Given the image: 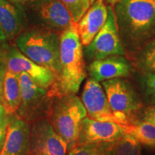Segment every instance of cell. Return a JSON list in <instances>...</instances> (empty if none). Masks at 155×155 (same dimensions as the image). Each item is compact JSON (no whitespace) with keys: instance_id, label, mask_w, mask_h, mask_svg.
Masks as SVG:
<instances>
[{"instance_id":"5","label":"cell","mask_w":155,"mask_h":155,"mask_svg":"<svg viewBox=\"0 0 155 155\" xmlns=\"http://www.w3.org/2000/svg\"><path fill=\"white\" fill-rule=\"evenodd\" d=\"M108 103L122 127L131 124L139 119L143 104L138 94L129 81L120 78L102 81Z\"/></svg>"},{"instance_id":"31","label":"cell","mask_w":155,"mask_h":155,"mask_svg":"<svg viewBox=\"0 0 155 155\" xmlns=\"http://www.w3.org/2000/svg\"><path fill=\"white\" fill-rule=\"evenodd\" d=\"M154 149H155V147H154Z\"/></svg>"},{"instance_id":"2","label":"cell","mask_w":155,"mask_h":155,"mask_svg":"<svg viewBox=\"0 0 155 155\" xmlns=\"http://www.w3.org/2000/svg\"><path fill=\"white\" fill-rule=\"evenodd\" d=\"M82 45L75 24L61 35V70L48 90V96L50 98L78 92L86 77Z\"/></svg>"},{"instance_id":"20","label":"cell","mask_w":155,"mask_h":155,"mask_svg":"<svg viewBox=\"0 0 155 155\" xmlns=\"http://www.w3.org/2000/svg\"><path fill=\"white\" fill-rule=\"evenodd\" d=\"M137 53V65L145 72H155V37Z\"/></svg>"},{"instance_id":"21","label":"cell","mask_w":155,"mask_h":155,"mask_svg":"<svg viewBox=\"0 0 155 155\" xmlns=\"http://www.w3.org/2000/svg\"><path fill=\"white\" fill-rule=\"evenodd\" d=\"M112 142L77 145L67 155H111Z\"/></svg>"},{"instance_id":"4","label":"cell","mask_w":155,"mask_h":155,"mask_svg":"<svg viewBox=\"0 0 155 155\" xmlns=\"http://www.w3.org/2000/svg\"><path fill=\"white\" fill-rule=\"evenodd\" d=\"M87 116L82 101L75 94L52 98L47 119L68 144V150L75 147L81 122Z\"/></svg>"},{"instance_id":"9","label":"cell","mask_w":155,"mask_h":155,"mask_svg":"<svg viewBox=\"0 0 155 155\" xmlns=\"http://www.w3.org/2000/svg\"><path fill=\"white\" fill-rule=\"evenodd\" d=\"M105 24L92 40L86 46L84 53L88 61L104 59L111 55H124L126 50L120 39L117 24L111 5L108 6Z\"/></svg>"},{"instance_id":"13","label":"cell","mask_w":155,"mask_h":155,"mask_svg":"<svg viewBox=\"0 0 155 155\" xmlns=\"http://www.w3.org/2000/svg\"><path fill=\"white\" fill-rule=\"evenodd\" d=\"M30 122L12 115L0 155H30Z\"/></svg>"},{"instance_id":"1","label":"cell","mask_w":155,"mask_h":155,"mask_svg":"<svg viewBox=\"0 0 155 155\" xmlns=\"http://www.w3.org/2000/svg\"><path fill=\"white\" fill-rule=\"evenodd\" d=\"M114 14L121 43L138 53L155 37V0H120Z\"/></svg>"},{"instance_id":"3","label":"cell","mask_w":155,"mask_h":155,"mask_svg":"<svg viewBox=\"0 0 155 155\" xmlns=\"http://www.w3.org/2000/svg\"><path fill=\"white\" fill-rule=\"evenodd\" d=\"M17 48L38 65L58 76L61 70V35L46 29L29 27L15 39Z\"/></svg>"},{"instance_id":"10","label":"cell","mask_w":155,"mask_h":155,"mask_svg":"<svg viewBox=\"0 0 155 155\" xmlns=\"http://www.w3.org/2000/svg\"><path fill=\"white\" fill-rule=\"evenodd\" d=\"M68 144L47 118L31 124L30 155H67Z\"/></svg>"},{"instance_id":"6","label":"cell","mask_w":155,"mask_h":155,"mask_svg":"<svg viewBox=\"0 0 155 155\" xmlns=\"http://www.w3.org/2000/svg\"><path fill=\"white\" fill-rule=\"evenodd\" d=\"M28 22L61 35L75 23L61 0H38L25 8Z\"/></svg>"},{"instance_id":"14","label":"cell","mask_w":155,"mask_h":155,"mask_svg":"<svg viewBox=\"0 0 155 155\" xmlns=\"http://www.w3.org/2000/svg\"><path fill=\"white\" fill-rule=\"evenodd\" d=\"M108 16V8L104 0H95L79 22L76 23L81 43L88 45L92 42L105 24Z\"/></svg>"},{"instance_id":"19","label":"cell","mask_w":155,"mask_h":155,"mask_svg":"<svg viewBox=\"0 0 155 155\" xmlns=\"http://www.w3.org/2000/svg\"><path fill=\"white\" fill-rule=\"evenodd\" d=\"M111 155H141V143L126 133L121 138L112 142Z\"/></svg>"},{"instance_id":"15","label":"cell","mask_w":155,"mask_h":155,"mask_svg":"<svg viewBox=\"0 0 155 155\" xmlns=\"http://www.w3.org/2000/svg\"><path fill=\"white\" fill-rule=\"evenodd\" d=\"M88 70L91 78L100 82L128 76L131 72V65L123 55H111L94 61Z\"/></svg>"},{"instance_id":"8","label":"cell","mask_w":155,"mask_h":155,"mask_svg":"<svg viewBox=\"0 0 155 155\" xmlns=\"http://www.w3.org/2000/svg\"><path fill=\"white\" fill-rule=\"evenodd\" d=\"M0 50V63L7 71L17 75L27 73L38 86L48 90L55 80L50 69L38 65L25 56L17 46L5 45Z\"/></svg>"},{"instance_id":"26","label":"cell","mask_w":155,"mask_h":155,"mask_svg":"<svg viewBox=\"0 0 155 155\" xmlns=\"http://www.w3.org/2000/svg\"><path fill=\"white\" fill-rule=\"evenodd\" d=\"M9 1L15 4L17 7H19L20 9H22V10H24L25 8L36 2L38 0H9Z\"/></svg>"},{"instance_id":"27","label":"cell","mask_w":155,"mask_h":155,"mask_svg":"<svg viewBox=\"0 0 155 155\" xmlns=\"http://www.w3.org/2000/svg\"><path fill=\"white\" fill-rule=\"evenodd\" d=\"M6 72H7V69H6L5 65L0 63V100L2 99L3 96L4 84H5Z\"/></svg>"},{"instance_id":"17","label":"cell","mask_w":155,"mask_h":155,"mask_svg":"<svg viewBox=\"0 0 155 155\" xmlns=\"http://www.w3.org/2000/svg\"><path fill=\"white\" fill-rule=\"evenodd\" d=\"M0 101L9 114L14 115L17 114L21 101L19 75L7 71L4 84L3 96Z\"/></svg>"},{"instance_id":"11","label":"cell","mask_w":155,"mask_h":155,"mask_svg":"<svg viewBox=\"0 0 155 155\" xmlns=\"http://www.w3.org/2000/svg\"><path fill=\"white\" fill-rule=\"evenodd\" d=\"M81 101L86 108L87 116L101 121H110L118 124L106 93L98 81L92 78L88 79L83 87Z\"/></svg>"},{"instance_id":"22","label":"cell","mask_w":155,"mask_h":155,"mask_svg":"<svg viewBox=\"0 0 155 155\" xmlns=\"http://www.w3.org/2000/svg\"><path fill=\"white\" fill-rule=\"evenodd\" d=\"M94 1L95 0H61L71 13L75 24L82 18Z\"/></svg>"},{"instance_id":"28","label":"cell","mask_w":155,"mask_h":155,"mask_svg":"<svg viewBox=\"0 0 155 155\" xmlns=\"http://www.w3.org/2000/svg\"><path fill=\"white\" fill-rule=\"evenodd\" d=\"M7 126H2L0 127V152L2 150L4 144H5L6 136H7Z\"/></svg>"},{"instance_id":"25","label":"cell","mask_w":155,"mask_h":155,"mask_svg":"<svg viewBox=\"0 0 155 155\" xmlns=\"http://www.w3.org/2000/svg\"><path fill=\"white\" fill-rule=\"evenodd\" d=\"M12 115L7 113L3 104L0 101V127L8 125Z\"/></svg>"},{"instance_id":"24","label":"cell","mask_w":155,"mask_h":155,"mask_svg":"<svg viewBox=\"0 0 155 155\" xmlns=\"http://www.w3.org/2000/svg\"><path fill=\"white\" fill-rule=\"evenodd\" d=\"M141 119L151 122L155 125V105L149 106L143 111Z\"/></svg>"},{"instance_id":"30","label":"cell","mask_w":155,"mask_h":155,"mask_svg":"<svg viewBox=\"0 0 155 155\" xmlns=\"http://www.w3.org/2000/svg\"><path fill=\"white\" fill-rule=\"evenodd\" d=\"M106 1L110 5L113 6L114 5H116L117 2H119L120 0H106Z\"/></svg>"},{"instance_id":"7","label":"cell","mask_w":155,"mask_h":155,"mask_svg":"<svg viewBox=\"0 0 155 155\" xmlns=\"http://www.w3.org/2000/svg\"><path fill=\"white\" fill-rule=\"evenodd\" d=\"M19 84L21 101L17 115L30 124L47 118L52 101L47 89L38 86L25 73L19 74Z\"/></svg>"},{"instance_id":"12","label":"cell","mask_w":155,"mask_h":155,"mask_svg":"<svg viewBox=\"0 0 155 155\" xmlns=\"http://www.w3.org/2000/svg\"><path fill=\"white\" fill-rule=\"evenodd\" d=\"M126 134L123 127L110 121H101L88 116L81 122L76 145L113 142Z\"/></svg>"},{"instance_id":"16","label":"cell","mask_w":155,"mask_h":155,"mask_svg":"<svg viewBox=\"0 0 155 155\" xmlns=\"http://www.w3.org/2000/svg\"><path fill=\"white\" fill-rule=\"evenodd\" d=\"M0 25L7 41L15 40L30 27L25 12L9 0H0Z\"/></svg>"},{"instance_id":"23","label":"cell","mask_w":155,"mask_h":155,"mask_svg":"<svg viewBox=\"0 0 155 155\" xmlns=\"http://www.w3.org/2000/svg\"><path fill=\"white\" fill-rule=\"evenodd\" d=\"M140 85L147 102L155 105V72H145L141 75Z\"/></svg>"},{"instance_id":"18","label":"cell","mask_w":155,"mask_h":155,"mask_svg":"<svg viewBox=\"0 0 155 155\" xmlns=\"http://www.w3.org/2000/svg\"><path fill=\"white\" fill-rule=\"evenodd\" d=\"M141 144L155 147V125L143 119H138L123 128Z\"/></svg>"},{"instance_id":"29","label":"cell","mask_w":155,"mask_h":155,"mask_svg":"<svg viewBox=\"0 0 155 155\" xmlns=\"http://www.w3.org/2000/svg\"><path fill=\"white\" fill-rule=\"evenodd\" d=\"M7 42V39L5 38V34H4L3 30L2 28L1 25H0V48H2V46L5 45Z\"/></svg>"}]
</instances>
